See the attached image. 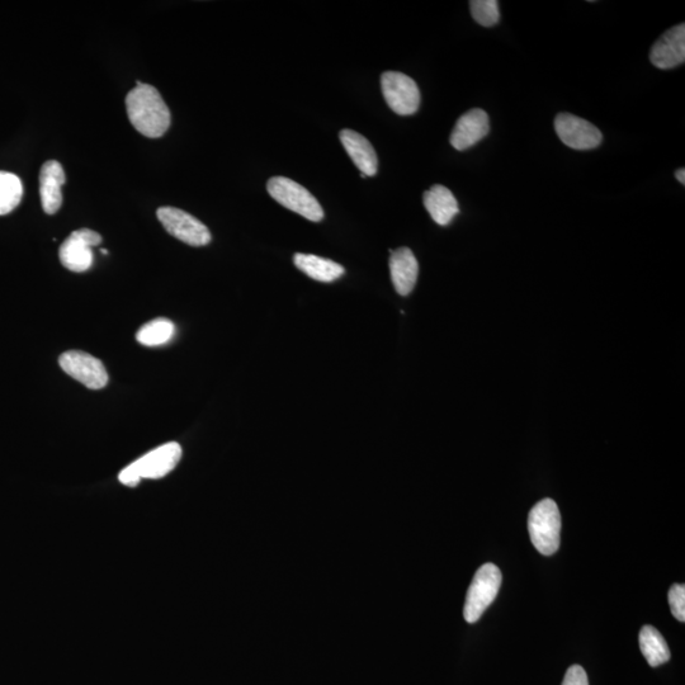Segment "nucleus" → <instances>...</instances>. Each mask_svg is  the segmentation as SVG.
I'll return each instance as SVG.
<instances>
[{"label":"nucleus","mask_w":685,"mask_h":685,"mask_svg":"<svg viewBox=\"0 0 685 685\" xmlns=\"http://www.w3.org/2000/svg\"><path fill=\"white\" fill-rule=\"evenodd\" d=\"M181 458L182 447L178 443L163 444V446L155 448L154 451L146 453L134 464L127 466L125 470L121 471L118 479L122 484L131 486V488L139 485L143 479H162L176 469Z\"/></svg>","instance_id":"obj_2"},{"label":"nucleus","mask_w":685,"mask_h":685,"mask_svg":"<svg viewBox=\"0 0 685 685\" xmlns=\"http://www.w3.org/2000/svg\"><path fill=\"white\" fill-rule=\"evenodd\" d=\"M472 18L483 27H493L500 20L499 2L496 0H471Z\"/></svg>","instance_id":"obj_21"},{"label":"nucleus","mask_w":685,"mask_h":685,"mask_svg":"<svg viewBox=\"0 0 685 685\" xmlns=\"http://www.w3.org/2000/svg\"><path fill=\"white\" fill-rule=\"evenodd\" d=\"M385 101L399 116L414 115L420 106V91L414 79L403 73L386 72L381 77Z\"/></svg>","instance_id":"obj_7"},{"label":"nucleus","mask_w":685,"mask_h":685,"mask_svg":"<svg viewBox=\"0 0 685 685\" xmlns=\"http://www.w3.org/2000/svg\"><path fill=\"white\" fill-rule=\"evenodd\" d=\"M126 111L135 130L150 139H158L169 130V108L153 85L136 80V87L126 96Z\"/></svg>","instance_id":"obj_1"},{"label":"nucleus","mask_w":685,"mask_h":685,"mask_svg":"<svg viewBox=\"0 0 685 685\" xmlns=\"http://www.w3.org/2000/svg\"><path fill=\"white\" fill-rule=\"evenodd\" d=\"M294 263L306 276L319 282L330 283L337 281L346 272V269L340 266V264L313 254L297 253L294 257Z\"/></svg>","instance_id":"obj_17"},{"label":"nucleus","mask_w":685,"mask_h":685,"mask_svg":"<svg viewBox=\"0 0 685 685\" xmlns=\"http://www.w3.org/2000/svg\"><path fill=\"white\" fill-rule=\"evenodd\" d=\"M651 63L661 70L677 68L685 61V25L680 23L678 26L666 31L658 41L655 42L650 51Z\"/></svg>","instance_id":"obj_11"},{"label":"nucleus","mask_w":685,"mask_h":685,"mask_svg":"<svg viewBox=\"0 0 685 685\" xmlns=\"http://www.w3.org/2000/svg\"><path fill=\"white\" fill-rule=\"evenodd\" d=\"M22 197L21 179L16 174L0 172V216L7 215L16 209Z\"/></svg>","instance_id":"obj_20"},{"label":"nucleus","mask_w":685,"mask_h":685,"mask_svg":"<svg viewBox=\"0 0 685 685\" xmlns=\"http://www.w3.org/2000/svg\"><path fill=\"white\" fill-rule=\"evenodd\" d=\"M562 685H589L588 675L580 665L570 666Z\"/></svg>","instance_id":"obj_23"},{"label":"nucleus","mask_w":685,"mask_h":685,"mask_svg":"<svg viewBox=\"0 0 685 685\" xmlns=\"http://www.w3.org/2000/svg\"><path fill=\"white\" fill-rule=\"evenodd\" d=\"M669 606L672 609L673 616L679 622L685 621V587L683 584H674L669 589L668 594Z\"/></svg>","instance_id":"obj_22"},{"label":"nucleus","mask_w":685,"mask_h":685,"mask_svg":"<svg viewBox=\"0 0 685 685\" xmlns=\"http://www.w3.org/2000/svg\"><path fill=\"white\" fill-rule=\"evenodd\" d=\"M267 191L274 201L307 220L319 222L324 219V210L319 201L305 187L290 178L269 179Z\"/></svg>","instance_id":"obj_4"},{"label":"nucleus","mask_w":685,"mask_h":685,"mask_svg":"<svg viewBox=\"0 0 685 685\" xmlns=\"http://www.w3.org/2000/svg\"><path fill=\"white\" fill-rule=\"evenodd\" d=\"M157 216L164 229L181 242L191 247H205L210 244L209 228L188 212L176 209V207H160Z\"/></svg>","instance_id":"obj_6"},{"label":"nucleus","mask_w":685,"mask_h":685,"mask_svg":"<svg viewBox=\"0 0 685 685\" xmlns=\"http://www.w3.org/2000/svg\"><path fill=\"white\" fill-rule=\"evenodd\" d=\"M339 137L349 158L361 170V177L376 176L379 159H377L376 151L370 141L358 132L348 129L340 131Z\"/></svg>","instance_id":"obj_14"},{"label":"nucleus","mask_w":685,"mask_h":685,"mask_svg":"<svg viewBox=\"0 0 685 685\" xmlns=\"http://www.w3.org/2000/svg\"><path fill=\"white\" fill-rule=\"evenodd\" d=\"M555 130L562 143L574 150H592L598 148L603 141L598 127L571 113L557 115Z\"/></svg>","instance_id":"obj_10"},{"label":"nucleus","mask_w":685,"mask_h":685,"mask_svg":"<svg viewBox=\"0 0 685 685\" xmlns=\"http://www.w3.org/2000/svg\"><path fill=\"white\" fill-rule=\"evenodd\" d=\"M60 367L66 375L72 376L91 390H101L108 384V373L103 363L91 354L69 351L61 354Z\"/></svg>","instance_id":"obj_9"},{"label":"nucleus","mask_w":685,"mask_h":685,"mask_svg":"<svg viewBox=\"0 0 685 685\" xmlns=\"http://www.w3.org/2000/svg\"><path fill=\"white\" fill-rule=\"evenodd\" d=\"M102 243V236L91 229L73 231L59 250L60 262L69 271L82 273L93 264L92 248Z\"/></svg>","instance_id":"obj_8"},{"label":"nucleus","mask_w":685,"mask_h":685,"mask_svg":"<svg viewBox=\"0 0 685 685\" xmlns=\"http://www.w3.org/2000/svg\"><path fill=\"white\" fill-rule=\"evenodd\" d=\"M640 649L645 656L647 664L656 666L668 663L670 650L661 633L653 626H644L639 636Z\"/></svg>","instance_id":"obj_18"},{"label":"nucleus","mask_w":685,"mask_h":685,"mask_svg":"<svg viewBox=\"0 0 685 685\" xmlns=\"http://www.w3.org/2000/svg\"><path fill=\"white\" fill-rule=\"evenodd\" d=\"M390 258V272L392 285L401 296H408L417 285L419 264L417 258L409 248H399L392 252Z\"/></svg>","instance_id":"obj_15"},{"label":"nucleus","mask_w":685,"mask_h":685,"mask_svg":"<svg viewBox=\"0 0 685 685\" xmlns=\"http://www.w3.org/2000/svg\"><path fill=\"white\" fill-rule=\"evenodd\" d=\"M66 183L63 165L56 160H49L42 165L40 173V196L42 209L47 215H54L63 205L61 187Z\"/></svg>","instance_id":"obj_13"},{"label":"nucleus","mask_w":685,"mask_h":685,"mask_svg":"<svg viewBox=\"0 0 685 685\" xmlns=\"http://www.w3.org/2000/svg\"><path fill=\"white\" fill-rule=\"evenodd\" d=\"M502 579V571L494 564H485L476 571L466 595L464 608L466 622L475 623L480 620L486 609L495 601Z\"/></svg>","instance_id":"obj_5"},{"label":"nucleus","mask_w":685,"mask_h":685,"mask_svg":"<svg viewBox=\"0 0 685 685\" xmlns=\"http://www.w3.org/2000/svg\"><path fill=\"white\" fill-rule=\"evenodd\" d=\"M675 177H677L678 182L685 184V169L680 168L677 170V173H675Z\"/></svg>","instance_id":"obj_24"},{"label":"nucleus","mask_w":685,"mask_h":685,"mask_svg":"<svg viewBox=\"0 0 685 685\" xmlns=\"http://www.w3.org/2000/svg\"><path fill=\"white\" fill-rule=\"evenodd\" d=\"M423 202L434 222L441 226L450 225L460 212L456 197L441 184H436L431 190L425 192Z\"/></svg>","instance_id":"obj_16"},{"label":"nucleus","mask_w":685,"mask_h":685,"mask_svg":"<svg viewBox=\"0 0 685 685\" xmlns=\"http://www.w3.org/2000/svg\"><path fill=\"white\" fill-rule=\"evenodd\" d=\"M528 532L536 550L545 556L554 555L560 547L561 514L552 499H543L528 516Z\"/></svg>","instance_id":"obj_3"},{"label":"nucleus","mask_w":685,"mask_h":685,"mask_svg":"<svg viewBox=\"0 0 685 685\" xmlns=\"http://www.w3.org/2000/svg\"><path fill=\"white\" fill-rule=\"evenodd\" d=\"M176 333V327L168 319H155L145 324L136 334L137 342L145 347H158L168 343Z\"/></svg>","instance_id":"obj_19"},{"label":"nucleus","mask_w":685,"mask_h":685,"mask_svg":"<svg viewBox=\"0 0 685 685\" xmlns=\"http://www.w3.org/2000/svg\"><path fill=\"white\" fill-rule=\"evenodd\" d=\"M489 131L488 113L475 108L462 115L457 121L450 137L451 145L458 151L470 149L488 136Z\"/></svg>","instance_id":"obj_12"}]
</instances>
